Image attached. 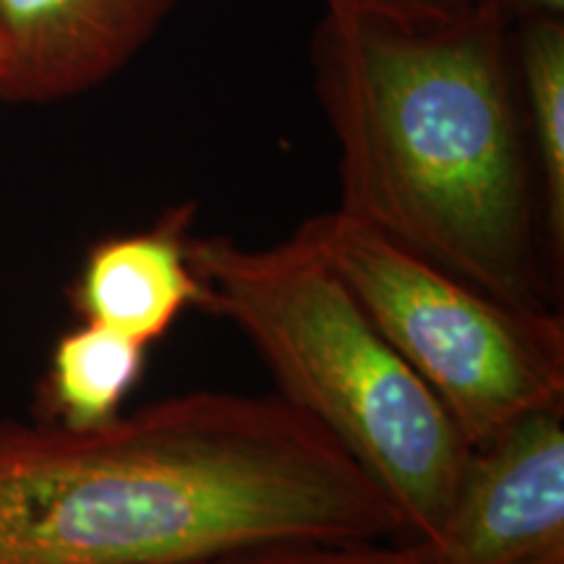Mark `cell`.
I'll return each mask as SVG.
<instances>
[{
	"mask_svg": "<svg viewBox=\"0 0 564 564\" xmlns=\"http://www.w3.org/2000/svg\"><path fill=\"white\" fill-rule=\"evenodd\" d=\"M405 541L379 486L278 394L196 390L91 429L0 415V564H212Z\"/></svg>",
	"mask_w": 564,
	"mask_h": 564,
	"instance_id": "obj_1",
	"label": "cell"
},
{
	"mask_svg": "<svg viewBox=\"0 0 564 564\" xmlns=\"http://www.w3.org/2000/svg\"><path fill=\"white\" fill-rule=\"evenodd\" d=\"M314 89L340 152V209L507 303L554 312L512 26L411 32L324 13Z\"/></svg>",
	"mask_w": 564,
	"mask_h": 564,
	"instance_id": "obj_2",
	"label": "cell"
},
{
	"mask_svg": "<svg viewBox=\"0 0 564 564\" xmlns=\"http://www.w3.org/2000/svg\"><path fill=\"white\" fill-rule=\"evenodd\" d=\"M188 259L196 306L228 319L272 373L274 394L379 486L405 541L432 539L474 447L333 267L299 232L264 249L192 236Z\"/></svg>",
	"mask_w": 564,
	"mask_h": 564,
	"instance_id": "obj_3",
	"label": "cell"
},
{
	"mask_svg": "<svg viewBox=\"0 0 564 564\" xmlns=\"http://www.w3.org/2000/svg\"><path fill=\"white\" fill-rule=\"evenodd\" d=\"M470 442L564 411V319L507 303L387 241L340 209L295 230Z\"/></svg>",
	"mask_w": 564,
	"mask_h": 564,
	"instance_id": "obj_4",
	"label": "cell"
},
{
	"mask_svg": "<svg viewBox=\"0 0 564 564\" xmlns=\"http://www.w3.org/2000/svg\"><path fill=\"white\" fill-rule=\"evenodd\" d=\"M423 564H564V411H541L470 449Z\"/></svg>",
	"mask_w": 564,
	"mask_h": 564,
	"instance_id": "obj_5",
	"label": "cell"
},
{
	"mask_svg": "<svg viewBox=\"0 0 564 564\" xmlns=\"http://www.w3.org/2000/svg\"><path fill=\"white\" fill-rule=\"evenodd\" d=\"M181 0H0V102L45 105L100 87Z\"/></svg>",
	"mask_w": 564,
	"mask_h": 564,
	"instance_id": "obj_6",
	"label": "cell"
},
{
	"mask_svg": "<svg viewBox=\"0 0 564 564\" xmlns=\"http://www.w3.org/2000/svg\"><path fill=\"white\" fill-rule=\"evenodd\" d=\"M196 204L165 209L147 230L95 243L70 291L82 322L150 348L188 306L199 303L188 243Z\"/></svg>",
	"mask_w": 564,
	"mask_h": 564,
	"instance_id": "obj_7",
	"label": "cell"
},
{
	"mask_svg": "<svg viewBox=\"0 0 564 564\" xmlns=\"http://www.w3.org/2000/svg\"><path fill=\"white\" fill-rule=\"evenodd\" d=\"M147 366L144 345L82 322L58 337L37 392V419L91 429L121 415Z\"/></svg>",
	"mask_w": 564,
	"mask_h": 564,
	"instance_id": "obj_8",
	"label": "cell"
},
{
	"mask_svg": "<svg viewBox=\"0 0 564 564\" xmlns=\"http://www.w3.org/2000/svg\"><path fill=\"white\" fill-rule=\"evenodd\" d=\"M514 63L528 139L544 202L546 243L564 274V17H533L512 24Z\"/></svg>",
	"mask_w": 564,
	"mask_h": 564,
	"instance_id": "obj_9",
	"label": "cell"
},
{
	"mask_svg": "<svg viewBox=\"0 0 564 564\" xmlns=\"http://www.w3.org/2000/svg\"><path fill=\"white\" fill-rule=\"evenodd\" d=\"M212 564H423L415 541H278Z\"/></svg>",
	"mask_w": 564,
	"mask_h": 564,
	"instance_id": "obj_10",
	"label": "cell"
},
{
	"mask_svg": "<svg viewBox=\"0 0 564 564\" xmlns=\"http://www.w3.org/2000/svg\"><path fill=\"white\" fill-rule=\"evenodd\" d=\"M324 3L327 13L377 21L411 32L455 30L486 19L499 21L494 0H324Z\"/></svg>",
	"mask_w": 564,
	"mask_h": 564,
	"instance_id": "obj_11",
	"label": "cell"
},
{
	"mask_svg": "<svg viewBox=\"0 0 564 564\" xmlns=\"http://www.w3.org/2000/svg\"><path fill=\"white\" fill-rule=\"evenodd\" d=\"M494 11L502 24L512 26L533 17H564V0H494Z\"/></svg>",
	"mask_w": 564,
	"mask_h": 564,
	"instance_id": "obj_12",
	"label": "cell"
}]
</instances>
